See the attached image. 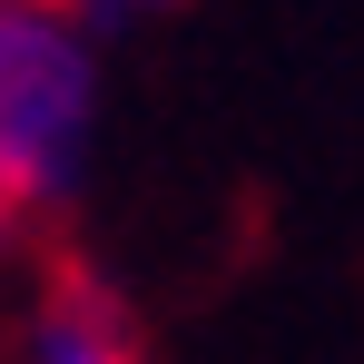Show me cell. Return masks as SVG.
Listing matches in <instances>:
<instances>
[{"instance_id":"4","label":"cell","mask_w":364,"mask_h":364,"mask_svg":"<svg viewBox=\"0 0 364 364\" xmlns=\"http://www.w3.org/2000/svg\"><path fill=\"white\" fill-rule=\"evenodd\" d=\"M10 237H20V207H10V197H0V256H10Z\"/></svg>"},{"instance_id":"1","label":"cell","mask_w":364,"mask_h":364,"mask_svg":"<svg viewBox=\"0 0 364 364\" xmlns=\"http://www.w3.org/2000/svg\"><path fill=\"white\" fill-rule=\"evenodd\" d=\"M99 138V50L60 0H0V197L20 217L60 207Z\"/></svg>"},{"instance_id":"3","label":"cell","mask_w":364,"mask_h":364,"mask_svg":"<svg viewBox=\"0 0 364 364\" xmlns=\"http://www.w3.org/2000/svg\"><path fill=\"white\" fill-rule=\"evenodd\" d=\"M60 10H79V20H138V10H168V0H60Z\"/></svg>"},{"instance_id":"2","label":"cell","mask_w":364,"mask_h":364,"mask_svg":"<svg viewBox=\"0 0 364 364\" xmlns=\"http://www.w3.org/2000/svg\"><path fill=\"white\" fill-rule=\"evenodd\" d=\"M10 364H148V345H138L128 305L109 296L89 266H50V286H40L30 315H20Z\"/></svg>"}]
</instances>
